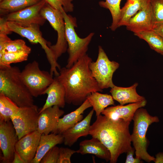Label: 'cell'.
Wrapping results in <instances>:
<instances>
[{"label": "cell", "mask_w": 163, "mask_h": 163, "mask_svg": "<svg viewBox=\"0 0 163 163\" xmlns=\"http://www.w3.org/2000/svg\"><path fill=\"white\" fill-rule=\"evenodd\" d=\"M92 59L85 55L70 67H64L59 70L56 77L65 91L66 102L80 105L87 97L95 92H102L89 67Z\"/></svg>", "instance_id": "6da1fadb"}, {"label": "cell", "mask_w": 163, "mask_h": 163, "mask_svg": "<svg viewBox=\"0 0 163 163\" xmlns=\"http://www.w3.org/2000/svg\"><path fill=\"white\" fill-rule=\"evenodd\" d=\"M130 123L122 119L113 120L101 114L91 125L89 135L98 139L109 150L110 163H116L121 154L132 148Z\"/></svg>", "instance_id": "7a4b0ae2"}, {"label": "cell", "mask_w": 163, "mask_h": 163, "mask_svg": "<svg viewBox=\"0 0 163 163\" xmlns=\"http://www.w3.org/2000/svg\"><path fill=\"white\" fill-rule=\"evenodd\" d=\"M21 71L16 66L0 69V93L8 97L18 107L33 106V97L21 80Z\"/></svg>", "instance_id": "3957f363"}, {"label": "cell", "mask_w": 163, "mask_h": 163, "mask_svg": "<svg viewBox=\"0 0 163 163\" xmlns=\"http://www.w3.org/2000/svg\"><path fill=\"white\" fill-rule=\"evenodd\" d=\"M133 120V126L131 139L135 150L136 158L148 163L154 161L155 158L149 154L147 151L149 142L146 134L152 124L159 122L158 117L151 115L146 109L141 107L135 112Z\"/></svg>", "instance_id": "277c9868"}, {"label": "cell", "mask_w": 163, "mask_h": 163, "mask_svg": "<svg viewBox=\"0 0 163 163\" xmlns=\"http://www.w3.org/2000/svg\"><path fill=\"white\" fill-rule=\"evenodd\" d=\"M65 24V33L68 44L69 57L66 67L69 68L80 58L86 54L88 46L94 33H90L84 38L79 37L76 33V19L68 14L64 10L62 11Z\"/></svg>", "instance_id": "5b68a950"}, {"label": "cell", "mask_w": 163, "mask_h": 163, "mask_svg": "<svg viewBox=\"0 0 163 163\" xmlns=\"http://www.w3.org/2000/svg\"><path fill=\"white\" fill-rule=\"evenodd\" d=\"M21 78L33 97L43 94L54 80L50 72L41 70L38 62L34 60L27 64L21 71Z\"/></svg>", "instance_id": "8992f818"}, {"label": "cell", "mask_w": 163, "mask_h": 163, "mask_svg": "<svg viewBox=\"0 0 163 163\" xmlns=\"http://www.w3.org/2000/svg\"><path fill=\"white\" fill-rule=\"evenodd\" d=\"M41 13L48 21L57 34L56 43L50 45V48L56 61L68 49L65 33L64 20L62 11L53 8L46 3L42 8Z\"/></svg>", "instance_id": "52a82bcc"}, {"label": "cell", "mask_w": 163, "mask_h": 163, "mask_svg": "<svg viewBox=\"0 0 163 163\" xmlns=\"http://www.w3.org/2000/svg\"><path fill=\"white\" fill-rule=\"evenodd\" d=\"M119 66L118 62L110 60L101 46H98L96 60L92 61L89 64L92 75L102 90L111 88L115 85L112 81L113 76Z\"/></svg>", "instance_id": "ba28073f"}, {"label": "cell", "mask_w": 163, "mask_h": 163, "mask_svg": "<svg viewBox=\"0 0 163 163\" xmlns=\"http://www.w3.org/2000/svg\"><path fill=\"white\" fill-rule=\"evenodd\" d=\"M7 23L9 29L12 32L26 38L32 44H40L44 50L50 64V72L52 74L57 72V69H60L61 67L50 48V43L43 37L40 26L34 25L24 27L12 22L7 21Z\"/></svg>", "instance_id": "9c48e42d"}, {"label": "cell", "mask_w": 163, "mask_h": 163, "mask_svg": "<svg viewBox=\"0 0 163 163\" xmlns=\"http://www.w3.org/2000/svg\"><path fill=\"white\" fill-rule=\"evenodd\" d=\"M39 109L35 105L31 107H19L11 117L18 139L37 130Z\"/></svg>", "instance_id": "30bf717a"}, {"label": "cell", "mask_w": 163, "mask_h": 163, "mask_svg": "<svg viewBox=\"0 0 163 163\" xmlns=\"http://www.w3.org/2000/svg\"><path fill=\"white\" fill-rule=\"evenodd\" d=\"M46 3L44 0H42L34 5L10 13L5 17L7 21L15 23L24 27L34 25L42 26L46 20L40 12Z\"/></svg>", "instance_id": "8fae6325"}, {"label": "cell", "mask_w": 163, "mask_h": 163, "mask_svg": "<svg viewBox=\"0 0 163 163\" xmlns=\"http://www.w3.org/2000/svg\"><path fill=\"white\" fill-rule=\"evenodd\" d=\"M19 139L11 121H0V148L4 163H12Z\"/></svg>", "instance_id": "7c38bea8"}, {"label": "cell", "mask_w": 163, "mask_h": 163, "mask_svg": "<svg viewBox=\"0 0 163 163\" xmlns=\"http://www.w3.org/2000/svg\"><path fill=\"white\" fill-rule=\"evenodd\" d=\"M41 135L37 130L23 136L17 142L15 151L26 163H31L34 158Z\"/></svg>", "instance_id": "4fadbf2b"}, {"label": "cell", "mask_w": 163, "mask_h": 163, "mask_svg": "<svg viewBox=\"0 0 163 163\" xmlns=\"http://www.w3.org/2000/svg\"><path fill=\"white\" fill-rule=\"evenodd\" d=\"M126 26L127 30L134 34L152 29L153 15L150 2L131 17Z\"/></svg>", "instance_id": "5bb4252c"}, {"label": "cell", "mask_w": 163, "mask_h": 163, "mask_svg": "<svg viewBox=\"0 0 163 163\" xmlns=\"http://www.w3.org/2000/svg\"><path fill=\"white\" fill-rule=\"evenodd\" d=\"M64 113L57 106L46 108L39 114L37 130L41 134H48L56 129L60 117Z\"/></svg>", "instance_id": "9a60e30c"}, {"label": "cell", "mask_w": 163, "mask_h": 163, "mask_svg": "<svg viewBox=\"0 0 163 163\" xmlns=\"http://www.w3.org/2000/svg\"><path fill=\"white\" fill-rule=\"evenodd\" d=\"M146 104L145 99L140 102L130 103L126 105H120L107 107L101 114L112 120L120 119L131 122L136 110L144 107Z\"/></svg>", "instance_id": "2e32d148"}, {"label": "cell", "mask_w": 163, "mask_h": 163, "mask_svg": "<svg viewBox=\"0 0 163 163\" xmlns=\"http://www.w3.org/2000/svg\"><path fill=\"white\" fill-rule=\"evenodd\" d=\"M94 111L92 109L84 119L62 134L65 145L71 147L80 137L89 135L90 122Z\"/></svg>", "instance_id": "e0dca14e"}, {"label": "cell", "mask_w": 163, "mask_h": 163, "mask_svg": "<svg viewBox=\"0 0 163 163\" xmlns=\"http://www.w3.org/2000/svg\"><path fill=\"white\" fill-rule=\"evenodd\" d=\"M65 94L64 87L55 77L53 82L43 93V94H46L47 96L45 103L39 109V114L46 108L54 106L64 108L66 103Z\"/></svg>", "instance_id": "ac0fdd59"}, {"label": "cell", "mask_w": 163, "mask_h": 163, "mask_svg": "<svg viewBox=\"0 0 163 163\" xmlns=\"http://www.w3.org/2000/svg\"><path fill=\"white\" fill-rule=\"evenodd\" d=\"M92 107L88 100L86 99L75 110L64 115L59 119L57 125L52 133L62 134L83 119L82 114L88 108Z\"/></svg>", "instance_id": "d6986e66"}, {"label": "cell", "mask_w": 163, "mask_h": 163, "mask_svg": "<svg viewBox=\"0 0 163 163\" xmlns=\"http://www.w3.org/2000/svg\"><path fill=\"white\" fill-rule=\"evenodd\" d=\"M76 152V153L82 155L88 154L94 155L107 162L110 161L111 158L109 150L98 139L94 137L81 142L79 149Z\"/></svg>", "instance_id": "ffe728a7"}, {"label": "cell", "mask_w": 163, "mask_h": 163, "mask_svg": "<svg viewBox=\"0 0 163 163\" xmlns=\"http://www.w3.org/2000/svg\"><path fill=\"white\" fill-rule=\"evenodd\" d=\"M138 85L137 83H135L128 87H122L115 85L111 88L110 92L113 99L118 102L120 105L140 102L145 99L137 92L136 88Z\"/></svg>", "instance_id": "44dd1931"}, {"label": "cell", "mask_w": 163, "mask_h": 163, "mask_svg": "<svg viewBox=\"0 0 163 163\" xmlns=\"http://www.w3.org/2000/svg\"><path fill=\"white\" fill-rule=\"evenodd\" d=\"M62 134L53 133L42 134L40 137L35 156L31 163H39L45 155L52 148L63 142Z\"/></svg>", "instance_id": "7402d4cb"}, {"label": "cell", "mask_w": 163, "mask_h": 163, "mask_svg": "<svg viewBox=\"0 0 163 163\" xmlns=\"http://www.w3.org/2000/svg\"><path fill=\"white\" fill-rule=\"evenodd\" d=\"M150 2V0H127L121 8L118 27L126 26L129 19Z\"/></svg>", "instance_id": "603a6c76"}, {"label": "cell", "mask_w": 163, "mask_h": 163, "mask_svg": "<svg viewBox=\"0 0 163 163\" xmlns=\"http://www.w3.org/2000/svg\"><path fill=\"white\" fill-rule=\"evenodd\" d=\"M87 99L95 111L96 117L100 115L108 106L114 104V100L111 95L101 94L98 91L91 93Z\"/></svg>", "instance_id": "cb8c5ba5"}, {"label": "cell", "mask_w": 163, "mask_h": 163, "mask_svg": "<svg viewBox=\"0 0 163 163\" xmlns=\"http://www.w3.org/2000/svg\"><path fill=\"white\" fill-rule=\"evenodd\" d=\"M42 0H3L0 2L1 16H6L34 5Z\"/></svg>", "instance_id": "d4e9b609"}, {"label": "cell", "mask_w": 163, "mask_h": 163, "mask_svg": "<svg viewBox=\"0 0 163 163\" xmlns=\"http://www.w3.org/2000/svg\"><path fill=\"white\" fill-rule=\"evenodd\" d=\"M134 34L146 42L152 49L163 55V38L153 29L136 33Z\"/></svg>", "instance_id": "484cf974"}, {"label": "cell", "mask_w": 163, "mask_h": 163, "mask_svg": "<svg viewBox=\"0 0 163 163\" xmlns=\"http://www.w3.org/2000/svg\"><path fill=\"white\" fill-rule=\"evenodd\" d=\"M19 107L8 97L0 93V121L11 120V117Z\"/></svg>", "instance_id": "4316f807"}, {"label": "cell", "mask_w": 163, "mask_h": 163, "mask_svg": "<svg viewBox=\"0 0 163 163\" xmlns=\"http://www.w3.org/2000/svg\"><path fill=\"white\" fill-rule=\"evenodd\" d=\"M121 0H105L99 2L100 6L108 9L111 14L112 22L110 27L112 31H115L118 28L120 10V4Z\"/></svg>", "instance_id": "83f0119b"}, {"label": "cell", "mask_w": 163, "mask_h": 163, "mask_svg": "<svg viewBox=\"0 0 163 163\" xmlns=\"http://www.w3.org/2000/svg\"><path fill=\"white\" fill-rule=\"evenodd\" d=\"M30 53L25 51L4 53L0 57V69L10 67L12 63L27 61Z\"/></svg>", "instance_id": "f1b7e54d"}, {"label": "cell", "mask_w": 163, "mask_h": 163, "mask_svg": "<svg viewBox=\"0 0 163 163\" xmlns=\"http://www.w3.org/2000/svg\"><path fill=\"white\" fill-rule=\"evenodd\" d=\"M25 51L30 53L31 48L27 46L26 42L22 39L9 40L5 44L3 50L0 52V57L7 53Z\"/></svg>", "instance_id": "f546056e"}, {"label": "cell", "mask_w": 163, "mask_h": 163, "mask_svg": "<svg viewBox=\"0 0 163 163\" xmlns=\"http://www.w3.org/2000/svg\"><path fill=\"white\" fill-rule=\"evenodd\" d=\"M150 3L153 12V29L163 24V0H150Z\"/></svg>", "instance_id": "4dcf8cb0"}, {"label": "cell", "mask_w": 163, "mask_h": 163, "mask_svg": "<svg viewBox=\"0 0 163 163\" xmlns=\"http://www.w3.org/2000/svg\"><path fill=\"white\" fill-rule=\"evenodd\" d=\"M53 8L66 13L72 12L74 10L73 0H44Z\"/></svg>", "instance_id": "1f68e13d"}, {"label": "cell", "mask_w": 163, "mask_h": 163, "mask_svg": "<svg viewBox=\"0 0 163 163\" xmlns=\"http://www.w3.org/2000/svg\"><path fill=\"white\" fill-rule=\"evenodd\" d=\"M59 147L56 145L50 149L43 156L40 163H58Z\"/></svg>", "instance_id": "d6a6232c"}, {"label": "cell", "mask_w": 163, "mask_h": 163, "mask_svg": "<svg viewBox=\"0 0 163 163\" xmlns=\"http://www.w3.org/2000/svg\"><path fill=\"white\" fill-rule=\"evenodd\" d=\"M75 151L68 148H59V153L58 163H71V158L74 153Z\"/></svg>", "instance_id": "836d02e7"}, {"label": "cell", "mask_w": 163, "mask_h": 163, "mask_svg": "<svg viewBox=\"0 0 163 163\" xmlns=\"http://www.w3.org/2000/svg\"><path fill=\"white\" fill-rule=\"evenodd\" d=\"M135 152V150L134 147H132L126 153V158L125 162L126 163H142V161L141 160L136 158H134L133 155Z\"/></svg>", "instance_id": "e575fe53"}, {"label": "cell", "mask_w": 163, "mask_h": 163, "mask_svg": "<svg viewBox=\"0 0 163 163\" xmlns=\"http://www.w3.org/2000/svg\"><path fill=\"white\" fill-rule=\"evenodd\" d=\"M7 21L5 17H1L0 18V34L8 35L11 33L7 25Z\"/></svg>", "instance_id": "d590c367"}, {"label": "cell", "mask_w": 163, "mask_h": 163, "mask_svg": "<svg viewBox=\"0 0 163 163\" xmlns=\"http://www.w3.org/2000/svg\"><path fill=\"white\" fill-rule=\"evenodd\" d=\"M10 40L7 35L0 34V52L3 50L6 43Z\"/></svg>", "instance_id": "8d00e7d4"}, {"label": "cell", "mask_w": 163, "mask_h": 163, "mask_svg": "<svg viewBox=\"0 0 163 163\" xmlns=\"http://www.w3.org/2000/svg\"><path fill=\"white\" fill-rule=\"evenodd\" d=\"M12 163H26L20 155L15 151Z\"/></svg>", "instance_id": "74e56055"}, {"label": "cell", "mask_w": 163, "mask_h": 163, "mask_svg": "<svg viewBox=\"0 0 163 163\" xmlns=\"http://www.w3.org/2000/svg\"><path fill=\"white\" fill-rule=\"evenodd\" d=\"M155 163H163V152H159L155 155Z\"/></svg>", "instance_id": "f35d334b"}, {"label": "cell", "mask_w": 163, "mask_h": 163, "mask_svg": "<svg viewBox=\"0 0 163 163\" xmlns=\"http://www.w3.org/2000/svg\"><path fill=\"white\" fill-rule=\"evenodd\" d=\"M152 29L163 38V24L157 26Z\"/></svg>", "instance_id": "ab89813d"}, {"label": "cell", "mask_w": 163, "mask_h": 163, "mask_svg": "<svg viewBox=\"0 0 163 163\" xmlns=\"http://www.w3.org/2000/svg\"><path fill=\"white\" fill-rule=\"evenodd\" d=\"M3 0H0V2H1V1H3Z\"/></svg>", "instance_id": "60d3db41"}]
</instances>
